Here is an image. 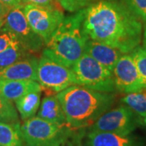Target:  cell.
Returning a JSON list of instances; mask_svg holds the SVG:
<instances>
[{
	"label": "cell",
	"mask_w": 146,
	"mask_h": 146,
	"mask_svg": "<svg viewBox=\"0 0 146 146\" xmlns=\"http://www.w3.org/2000/svg\"><path fill=\"white\" fill-rule=\"evenodd\" d=\"M85 8L65 16L52 36L45 44L42 55L68 68H72L84 54L88 36L83 21Z\"/></svg>",
	"instance_id": "3"
},
{
	"label": "cell",
	"mask_w": 146,
	"mask_h": 146,
	"mask_svg": "<svg viewBox=\"0 0 146 146\" xmlns=\"http://www.w3.org/2000/svg\"><path fill=\"white\" fill-rule=\"evenodd\" d=\"M71 68L78 85L101 92L116 91L112 72L88 54L84 53Z\"/></svg>",
	"instance_id": "5"
},
{
	"label": "cell",
	"mask_w": 146,
	"mask_h": 146,
	"mask_svg": "<svg viewBox=\"0 0 146 146\" xmlns=\"http://www.w3.org/2000/svg\"><path fill=\"white\" fill-rule=\"evenodd\" d=\"M23 2L25 4L31 3V4L51 7V8H59V7H60L56 0H23Z\"/></svg>",
	"instance_id": "25"
},
{
	"label": "cell",
	"mask_w": 146,
	"mask_h": 146,
	"mask_svg": "<svg viewBox=\"0 0 146 146\" xmlns=\"http://www.w3.org/2000/svg\"><path fill=\"white\" fill-rule=\"evenodd\" d=\"M84 53L88 54L111 72L120 56L123 54L117 48L88 39Z\"/></svg>",
	"instance_id": "13"
},
{
	"label": "cell",
	"mask_w": 146,
	"mask_h": 146,
	"mask_svg": "<svg viewBox=\"0 0 146 146\" xmlns=\"http://www.w3.org/2000/svg\"><path fill=\"white\" fill-rule=\"evenodd\" d=\"M0 122L15 123L19 122V115L13 102L0 95Z\"/></svg>",
	"instance_id": "20"
},
{
	"label": "cell",
	"mask_w": 146,
	"mask_h": 146,
	"mask_svg": "<svg viewBox=\"0 0 146 146\" xmlns=\"http://www.w3.org/2000/svg\"><path fill=\"white\" fill-rule=\"evenodd\" d=\"M42 89L35 80H0V95L12 102L31 91Z\"/></svg>",
	"instance_id": "14"
},
{
	"label": "cell",
	"mask_w": 146,
	"mask_h": 146,
	"mask_svg": "<svg viewBox=\"0 0 146 146\" xmlns=\"http://www.w3.org/2000/svg\"><path fill=\"white\" fill-rule=\"evenodd\" d=\"M0 146H25L20 123L0 122Z\"/></svg>",
	"instance_id": "17"
},
{
	"label": "cell",
	"mask_w": 146,
	"mask_h": 146,
	"mask_svg": "<svg viewBox=\"0 0 146 146\" xmlns=\"http://www.w3.org/2000/svg\"><path fill=\"white\" fill-rule=\"evenodd\" d=\"M142 44L146 50V23H145V26H144V29H143V33H142Z\"/></svg>",
	"instance_id": "28"
},
{
	"label": "cell",
	"mask_w": 146,
	"mask_h": 146,
	"mask_svg": "<svg viewBox=\"0 0 146 146\" xmlns=\"http://www.w3.org/2000/svg\"><path fill=\"white\" fill-rule=\"evenodd\" d=\"M70 137H71V136H70ZM70 137L68 138L67 141H64V142H63V143H62L61 145H58V146H67V144H68V140H69V139H70Z\"/></svg>",
	"instance_id": "30"
},
{
	"label": "cell",
	"mask_w": 146,
	"mask_h": 146,
	"mask_svg": "<svg viewBox=\"0 0 146 146\" xmlns=\"http://www.w3.org/2000/svg\"><path fill=\"white\" fill-rule=\"evenodd\" d=\"M115 89L123 94L139 92L146 89L130 54H123L113 69Z\"/></svg>",
	"instance_id": "10"
},
{
	"label": "cell",
	"mask_w": 146,
	"mask_h": 146,
	"mask_svg": "<svg viewBox=\"0 0 146 146\" xmlns=\"http://www.w3.org/2000/svg\"><path fill=\"white\" fill-rule=\"evenodd\" d=\"M141 138L131 134L121 135L106 131H89L87 146H143Z\"/></svg>",
	"instance_id": "12"
},
{
	"label": "cell",
	"mask_w": 146,
	"mask_h": 146,
	"mask_svg": "<svg viewBox=\"0 0 146 146\" xmlns=\"http://www.w3.org/2000/svg\"><path fill=\"white\" fill-rule=\"evenodd\" d=\"M141 124L142 120L123 105L106 111L90 126V131L128 135L131 134Z\"/></svg>",
	"instance_id": "7"
},
{
	"label": "cell",
	"mask_w": 146,
	"mask_h": 146,
	"mask_svg": "<svg viewBox=\"0 0 146 146\" xmlns=\"http://www.w3.org/2000/svg\"><path fill=\"white\" fill-rule=\"evenodd\" d=\"M23 9L32 29L42 37L45 44L65 17L60 8L25 3Z\"/></svg>",
	"instance_id": "8"
},
{
	"label": "cell",
	"mask_w": 146,
	"mask_h": 146,
	"mask_svg": "<svg viewBox=\"0 0 146 146\" xmlns=\"http://www.w3.org/2000/svg\"><path fill=\"white\" fill-rule=\"evenodd\" d=\"M36 116L58 125H68L62 105L57 98V95L46 96L42 99Z\"/></svg>",
	"instance_id": "15"
},
{
	"label": "cell",
	"mask_w": 146,
	"mask_h": 146,
	"mask_svg": "<svg viewBox=\"0 0 146 146\" xmlns=\"http://www.w3.org/2000/svg\"><path fill=\"white\" fill-rule=\"evenodd\" d=\"M11 8V7L7 6V4L0 1V22L4 24L6 16L7 15V13L9 12Z\"/></svg>",
	"instance_id": "26"
},
{
	"label": "cell",
	"mask_w": 146,
	"mask_h": 146,
	"mask_svg": "<svg viewBox=\"0 0 146 146\" xmlns=\"http://www.w3.org/2000/svg\"><path fill=\"white\" fill-rule=\"evenodd\" d=\"M141 21H143L145 23H146V10L145 11V13H144V15L142 16V18H141Z\"/></svg>",
	"instance_id": "29"
},
{
	"label": "cell",
	"mask_w": 146,
	"mask_h": 146,
	"mask_svg": "<svg viewBox=\"0 0 146 146\" xmlns=\"http://www.w3.org/2000/svg\"><path fill=\"white\" fill-rule=\"evenodd\" d=\"M23 6L11 8L6 16L3 28L16 36L17 41L21 42L29 52H39L45 46V42L32 29L25 15Z\"/></svg>",
	"instance_id": "9"
},
{
	"label": "cell",
	"mask_w": 146,
	"mask_h": 146,
	"mask_svg": "<svg viewBox=\"0 0 146 146\" xmlns=\"http://www.w3.org/2000/svg\"><path fill=\"white\" fill-rule=\"evenodd\" d=\"M29 54H31V53L29 52L21 42L16 40L7 48L0 52V70Z\"/></svg>",
	"instance_id": "18"
},
{
	"label": "cell",
	"mask_w": 146,
	"mask_h": 146,
	"mask_svg": "<svg viewBox=\"0 0 146 146\" xmlns=\"http://www.w3.org/2000/svg\"><path fill=\"white\" fill-rule=\"evenodd\" d=\"M42 90H34L21 97L15 102L16 110L24 121L34 117L41 104Z\"/></svg>",
	"instance_id": "16"
},
{
	"label": "cell",
	"mask_w": 146,
	"mask_h": 146,
	"mask_svg": "<svg viewBox=\"0 0 146 146\" xmlns=\"http://www.w3.org/2000/svg\"><path fill=\"white\" fill-rule=\"evenodd\" d=\"M60 7L69 12H76L87 7L93 0H56Z\"/></svg>",
	"instance_id": "22"
},
{
	"label": "cell",
	"mask_w": 146,
	"mask_h": 146,
	"mask_svg": "<svg viewBox=\"0 0 146 146\" xmlns=\"http://www.w3.org/2000/svg\"><path fill=\"white\" fill-rule=\"evenodd\" d=\"M121 2L141 20L146 10V0H121Z\"/></svg>",
	"instance_id": "23"
},
{
	"label": "cell",
	"mask_w": 146,
	"mask_h": 146,
	"mask_svg": "<svg viewBox=\"0 0 146 146\" xmlns=\"http://www.w3.org/2000/svg\"><path fill=\"white\" fill-rule=\"evenodd\" d=\"M3 23H2V22H0V29L3 28Z\"/></svg>",
	"instance_id": "32"
},
{
	"label": "cell",
	"mask_w": 146,
	"mask_h": 146,
	"mask_svg": "<svg viewBox=\"0 0 146 146\" xmlns=\"http://www.w3.org/2000/svg\"><path fill=\"white\" fill-rule=\"evenodd\" d=\"M129 54L136 64L141 79L146 85V50L139 45Z\"/></svg>",
	"instance_id": "21"
},
{
	"label": "cell",
	"mask_w": 146,
	"mask_h": 146,
	"mask_svg": "<svg viewBox=\"0 0 146 146\" xmlns=\"http://www.w3.org/2000/svg\"><path fill=\"white\" fill-rule=\"evenodd\" d=\"M1 2H3V3H5L7 6H9L11 7H17V6L24 5V2L23 0H0Z\"/></svg>",
	"instance_id": "27"
},
{
	"label": "cell",
	"mask_w": 146,
	"mask_h": 146,
	"mask_svg": "<svg viewBox=\"0 0 146 146\" xmlns=\"http://www.w3.org/2000/svg\"><path fill=\"white\" fill-rule=\"evenodd\" d=\"M84 33L89 39L117 48L123 54L140 45L143 27L121 0H98L84 11Z\"/></svg>",
	"instance_id": "1"
},
{
	"label": "cell",
	"mask_w": 146,
	"mask_h": 146,
	"mask_svg": "<svg viewBox=\"0 0 146 146\" xmlns=\"http://www.w3.org/2000/svg\"><path fill=\"white\" fill-rule=\"evenodd\" d=\"M142 124H144V125L146 127V115H145V117L142 119Z\"/></svg>",
	"instance_id": "31"
},
{
	"label": "cell",
	"mask_w": 146,
	"mask_h": 146,
	"mask_svg": "<svg viewBox=\"0 0 146 146\" xmlns=\"http://www.w3.org/2000/svg\"><path fill=\"white\" fill-rule=\"evenodd\" d=\"M68 126L74 129L90 127L106 111L110 109L115 99L112 93L101 92L75 84L58 93Z\"/></svg>",
	"instance_id": "2"
},
{
	"label": "cell",
	"mask_w": 146,
	"mask_h": 146,
	"mask_svg": "<svg viewBox=\"0 0 146 146\" xmlns=\"http://www.w3.org/2000/svg\"><path fill=\"white\" fill-rule=\"evenodd\" d=\"M68 125L61 126L34 116L25 121L21 131L26 146H58L71 136Z\"/></svg>",
	"instance_id": "4"
},
{
	"label": "cell",
	"mask_w": 146,
	"mask_h": 146,
	"mask_svg": "<svg viewBox=\"0 0 146 146\" xmlns=\"http://www.w3.org/2000/svg\"><path fill=\"white\" fill-rule=\"evenodd\" d=\"M36 82L42 89L59 93L68 87L77 84L72 68L42 55L38 59Z\"/></svg>",
	"instance_id": "6"
},
{
	"label": "cell",
	"mask_w": 146,
	"mask_h": 146,
	"mask_svg": "<svg viewBox=\"0 0 146 146\" xmlns=\"http://www.w3.org/2000/svg\"><path fill=\"white\" fill-rule=\"evenodd\" d=\"M16 40H17L16 36L11 32L7 31L4 28H2L0 29V52L7 48Z\"/></svg>",
	"instance_id": "24"
},
{
	"label": "cell",
	"mask_w": 146,
	"mask_h": 146,
	"mask_svg": "<svg viewBox=\"0 0 146 146\" xmlns=\"http://www.w3.org/2000/svg\"><path fill=\"white\" fill-rule=\"evenodd\" d=\"M38 59L29 54L8 67L0 70V80H35Z\"/></svg>",
	"instance_id": "11"
},
{
	"label": "cell",
	"mask_w": 146,
	"mask_h": 146,
	"mask_svg": "<svg viewBox=\"0 0 146 146\" xmlns=\"http://www.w3.org/2000/svg\"><path fill=\"white\" fill-rule=\"evenodd\" d=\"M121 102L141 120L146 115V92H143V90L127 94L121 99Z\"/></svg>",
	"instance_id": "19"
}]
</instances>
